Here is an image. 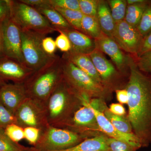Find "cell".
<instances>
[{
  "mask_svg": "<svg viewBox=\"0 0 151 151\" xmlns=\"http://www.w3.org/2000/svg\"><path fill=\"white\" fill-rule=\"evenodd\" d=\"M89 56L104 87L112 93L117 89L125 88L127 83H125V76L107 59L104 53L96 49Z\"/></svg>",
  "mask_w": 151,
  "mask_h": 151,
  "instance_id": "30bf717a",
  "label": "cell"
},
{
  "mask_svg": "<svg viewBox=\"0 0 151 151\" xmlns=\"http://www.w3.org/2000/svg\"><path fill=\"white\" fill-rule=\"evenodd\" d=\"M49 3L54 8L80 11L78 0H49Z\"/></svg>",
  "mask_w": 151,
  "mask_h": 151,
  "instance_id": "836d02e7",
  "label": "cell"
},
{
  "mask_svg": "<svg viewBox=\"0 0 151 151\" xmlns=\"http://www.w3.org/2000/svg\"><path fill=\"white\" fill-rule=\"evenodd\" d=\"M63 78L62 58L57 55L46 65L34 71L25 81L27 97L45 107L49 97Z\"/></svg>",
  "mask_w": 151,
  "mask_h": 151,
  "instance_id": "3957f363",
  "label": "cell"
},
{
  "mask_svg": "<svg viewBox=\"0 0 151 151\" xmlns=\"http://www.w3.org/2000/svg\"><path fill=\"white\" fill-rule=\"evenodd\" d=\"M70 40L71 48L69 52L89 55L96 49L95 40L74 29L63 32Z\"/></svg>",
  "mask_w": 151,
  "mask_h": 151,
  "instance_id": "e0dca14e",
  "label": "cell"
},
{
  "mask_svg": "<svg viewBox=\"0 0 151 151\" xmlns=\"http://www.w3.org/2000/svg\"><path fill=\"white\" fill-rule=\"evenodd\" d=\"M113 39L122 50L136 58L144 42V37L137 29L125 20L116 23Z\"/></svg>",
  "mask_w": 151,
  "mask_h": 151,
  "instance_id": "8fae6325",
  "label": "cell"
},
{
  "mask_svg": "<svg viewBox=\"0 0 151 151\" xmlns=\"http://www.w3.org/2000/svg\"><path fill=\"white\" fill-rule=\"evenodd\" d=\"M134 58L136 65L141 71L147 74H151V50L139 57Z\"/></svg>",
  "mask_w": 151,
  "mask_h": 151,
  "instance_id": "4dcf8cb0",
  "label": "cell"
},
{
  "mask_svg": "<svg viewBox=\"0 0 151 151\" xmlns=\"http://www.w3.org/2000/svg\"><path fill=\"white\" fill-rule=\"evenodd\" d=\"M111 14L116 22L124 20L127 5L126 0H109L107 1Z\"/></svg>",
  "mask_w": 151,
  "mask_h": 151,
  "instance_id": "484cf974",
  "label": "cell"
},
{
  "mask_svg": "<svg viewBox=\"0 0 151 151\" xmlns=\"http://www.w3.org/2000/svg\"><path fill=\"white\" fill-rule=\"evenodd\" d=\"M26 147L12 141L5 134L4 129L0 128V151H22Z\"/></svg>",
  "mask_w": 151,
  "mask_h": 151,
  "instance_id": "83f0119b",
  "label": "cell"
},
{
  "mask_svg": "<svg viewBox=\"0 0 151 151\" xmlns=\"http://www.w3.org/2000/svg\"><path fill=\"white\" fill-rule=\"evenodd\" d=\"M22 2L28 5L37 8L49 3V0H20Z\"/></svg>",
  "mask_w": 151,
  "mask_h": 151,
  "instance_id": "b9f144b4",
  "label": "cell"
},
{
  "mask_svg": "<svg viewBox=\"0 0 151 151\" xmlns=\"http://www.w3.org/2000/svg\"><path fill=\"white\" fill-rule=\"evenodd\" d=\"M110 112L118 116H125L126 111L122 104L120 103H112L108 108Z\"/></svg>",
  "mask_w": 151,
  "mask_h": 151,
  "instance_id": "f35d334b",
  "label": "cell"
},
{
  "mask_svg": "<svg viewBox=\"0 0 151 151\" xmlns=\"http://www.w3.org/2000/svg\"><path fill=\"white\" fill-rule=\"evenodd\" d=\"M145 1V0H127V3L128 5H132L143 2Z\"/></svg>",
  "mask_w": 151,
  "mask_h": 151,
  "instance_id": "ee69618b",
  "label": "cell"
},
{
  "mask_svg": "<svg viewBox=\"0 0 151 151\" xmlns=\"http://www.w3.org/2000/svg\"><path fill=\"white\" fill-rule=\"evenodd\" d=\"M97 19L103 33L112 38L116 27V22L111 14V9L107 1H99Z\"/></svg>",
  "mask_w": 151,
  "mask_h": 151,
  "instance_id": "d6986e66",
  "label": "cell"
},
{
  "mask_svg": "<svg viewBox=\"0 0 151 151\" xmlns=\"http://www.w3.org/2000/svg\"><path fill=\"white\" fill-rule=\"evenodd\" d=\"M21 31L22 50L26 65L34 71L40 69L54 59L44 50L42 40L46 35L29 30Z\"/></svg>",
  "mask_w": 151,
  "mask_h": 151,
  "instance_id": "8992f818",
  "label": "cell"
},
{
  "mask_svg": "<svg viewBox=\"0 0 151 151\" xmlns=\"http://www.w3.org/2000/svg\"><path fill=\"white\" fill-rule=\"evenodd\" d=\"M107 143L110 151H137L138 150L127 143L108 137Z\"/></svg>",
  "mask_w": 151,
  "mask_h": 151,
  "instance_id": "1f68e13d",
  "label": "cell"
},
{
  "mask_svg": "<svg viewBox=\"0 0 151 151\" xmlns=\"http://www.w3.org/2000/svg\"><path fill=\"white\" fill-rule=\"evenodd\" d=\"M62 59L63 78L80 96L109 100L112 92L68 60Z\"/></svg>",
  "mask_w": 151,
  "mask_h": 151,
  "instance_id": "277c9868",
  "label": "cell"
},
{
  "mask_svg": "<svg viewBox=\"0 0 151 151\" xmlns=\"http://www.w3.org/2000/svg\"><path fill=\"white\" fill-rule=\"evenodd\" d=\"M22 151H41L40 150L36 148L35 147H26L24 150Z\"/></svg>",
  "mask_w": 151,
  "mask_h": 151,
  "instance_id": "f6af8a7d",
  "label": "cell"
},
{
  "mask_svg": "<svg viewBox=\"0 0 151 151\" xmlns=\"http://www.w3.org/2000/svg\"><path fill=\"white\" fill-rule=\"evenodd\" d=\"M61 58L71 62L92 77L95 81L102 84L100 76L89 55L68 52L63 53Z\"/></svg>",
  "mask_w": 151,
  "mask_h": 151,
  "instance_id": "ac0fdd59",
  "label": "cell"
},
{
  "mask_svg": "<svg viewBox=\"0 0 151 151\" xmlns=\"http://www.w3.org/2000/svg\"><path fill=\"white\" fill-rule=\"evenodd\" d=\"M42 47L44 51L47 54L53 55L56 49L55 40L51 37H45L42 40Z\"/></svg>",
  "mask_w": 151,
  "mask_h": 151,
  "instance_id": "8d00e7d4",
  "label": "cell"
},
{
  "mask_svg": "<svg viewBox=\"0 0 151 151\" xmlns=\"http://www.w3.org/2000/svg\"><path fill=\"white\" fill-rule=\"evenodd\" d=\"M34 72L17 60L6 56L0 58V80L4 83H24Z\"/></svg>",
  "mask_w": 151,
  "mask_h": 151,
  "instance_id": "5bb4252c",
  "label": "cell"
},
{
  "mask_svg": "<svg viewBox=\"0 0 151 151\" xmlns=\"http://www.w3.org/2000/svg\"><path fill=\"white\" fill-rule=\"evenodd\" d=\"M5 132L7 136L12 141L16 143L24 139V130L22 127L16 124H10L4 129Z\"/></svg>",
  "mask_w": 151,
  "mask_h": 151,
  "instance_id": "f546056e",
  "label": "cell"
},
{
  "mask_svg": "<svg viewBox=\"0 0 151 151\" xmlns=\"http://www.w3.org/2000/svg\"><path fill=\"white\" fill-rule=\"evenodd\" d=\"M137 28L144 38L151 33V1H149L147 6Z\"/></svg>",
  "mask_w": 151,
  "mask_h": 151,
  "instance_id": "4316f807",
  "label": "cell"
},
{
  "mask_svg": "<svg viewBox=\"0 0 151 151\" xmlns=\"http://www.w3.org/2000/svg\"><path fill=\"white\" fill-rule=\"evenodd\" d=\"M99 0H78L80 12L84 15L97 17Z\"/></svg>",
  "mask_w": 151,
  "mask_h": 151,
  "instance_id": "f1b7e54d",
  "label": "cell"
},
{
  "mask_svg": "<svg viewBox=\"0 0 151 151\" xmlns=\"http://www.w3.org/2000/svg\"><path fill=\"white\" fill-rule=\"evenodd\" d=\"M36 9L47 19L55 31L63 32L73 29L61 14L50 4V3Z\"/></svg>",
  "mask_w": 151,
  "mask_h": 151,
  "instance_id": "ffe728a7",
  "label": "cell"
},
{
  "mask_svg": "<svg viewBox=\"0 0 151 151\" xmlns=\"http://www.w3.org/2000/svg\"><path fill=\"white\" fill-rule=\"evenodd\" d=\"M9 15V0H0V22Z\"/></svg>",
  "mask_w": 151,
  "mask_h": 151,
  "instance_id": "74e56055",
  "label": "cell"
},
{
  "mask_svg": "<svg viewBox=\"0 0 151 151\" xmlns=\"http://www.w3.org/2000/svg\"><path fill=\"white\" fill-rule=\"evenodd\" d=\"M2 23L0 22V58L4 56L3 52L2 36Z\"/></svg>",
  "mask_w": 151,
  "mask_h": 151,
  "instance_id": "7bdbcfd3",
  "label": "cell"
},
{
  "mask_svg": "<svg viewBox=\"0 0 151 151\" xmlns=\"http://www.w3.org/2000/svg\"><path fill=\"white\" fill-rule=\"evenodd\" d=\"M61 14L65 20L74 29L81 32V23L84 15L80 11L55 8Z\"/></svg>",
  "mask_w": 151,
  "mask_h": 151,
  "instance_id": "d4e9b609",
  "label": "cell"
},
{
  "mask_svg": "<svg viewBox=\"0 0 151 151\" xmlns=\"http://www.w3.org/2000/svg\"><path fill=\"white\" fill-rule=\"evenodd\" d=\"M14 115L16 124L23 129L35 127L42 132L50 126L45 107L29 97L19 107Z\"/></svg>",
  "mask_w": 151,
  "mask_h": 151,
  "instance_id": "9c48e42d",
  "label": "cell"
},
{
  "mask_svg": "<svg viewBox=\"0 0 151 151\" xmlns=\"http://www.w3.org/2000/svg\"><path fill=\"white\" fill-rule=\"evenodd\" d=\"M108 137L100 134L86 138L72 147L58 151H110L107 143Z\"/></svg>",
  "mask_w": 151,
  "mask_h": 151,
  "instance_id": "44dd1931",
  "label": "cell"
},
{
  "mask_svg": "<svg viewBox=\"0 0 151 151\" xmlns=\"http://www.w3.org/2000/svg\"><path fill=\"white\" fill-rule=\"evenodd\" d=\"M2 36L4 56L26 65L22 53L21 31L10 15L2 23Z\"/></svg>",
  "mask_w": 151,
  "mask_h": 151,
  "instance_id": "7c38bea8",
  "label": "cell"
},
{
  "mask_svg": "<svg viewBox=\"0 0 151 151\" xmlns=\"http://www.w3.org/2000/svg\"><path fill=\"white\" fill-rule=\"evenodd\" d=\"M27 97L24 83H6L0 88V102L14 115Z\"/></svg>",
  "mask_w": 151,
  "mask_h": 151,
  "instance_id": "9a60e30c",
  "label": "cell"
},
{
  "mask_svg": "<svg viewBox=\"0 0 151 151\" xmlns=\"http://www.w3.org/2000/svg\"><path fill=\"white\" fill-rule=\"evenodd\" d=\"M4 82H3V81H1L0 80V88H1V86L2 85H3L4 84H5Z\"/></svg>",
  "mask_w": 151,
  "mask_h": 151,
  "instance_id": "bcb514c9",
  "label": "cell"
},
{
  "mask_svg": "<svg viewBox=\"0 0 151 151\" xmlns=\"http://www.w3.org/2000/svg\"><path fill=\"white\" fill-rule=\"evenodd\" d=\"M16 124L15 116L0 102V128L4 129L11 124Z\"/></svg>",
  "mask_w": 151,
  "mask_h": 151,
  "instance_id": "d6a6232c",
  "label": "cell"
},
{
  "mask_svg": "<svg viewBox=\"0 0 151 151\" xmlns=\"http://www.w3.org/2000/svg\"><path fill=\"white\" fill-rule=\"evenodd\" d=\"M116 98L120 104H128L129 94L127 89H117L115 91Z\"/></svg>",
  "mask_w": 151,
  "mask_h": 151,
  "instance_id": "ab89813d",
  "label": "cell"
},
{
  "mask_svg": "<svg viewBox=\"0 0 151 151\" xmlns=\"http://www.w3.org/2000/svg\"><path fill=\"white\" fill-rule=\"evenodd\" d=\"M10 17L21 30L47 35L55 31L37 10L20 1L9 0Z\"/></svg>",
  "mask_w": 151,
  "mask_h": 151,
  "instance_id": "5b68a950",
  "label": "cell"
},
{
  "mask_svg": "<svg viewBox=\"0 0 151 151\" xmlns=\"http://www.w3.org/2000/svg\"><path fill=\"white\" fill-rule=\"evenodd\" d=\"M83 100L63 78L45 106L50 126L62 128L81 106Z\"/></svg>",
  "mask_w": 151,
  "mask_h": 151,
  "instance_id": "7a4b0ae2",
  "label": "cell"
},
{
  "mask_svg": "<svg viewBox=\"0 0 151 151\" xmlns=\"http://www.w3.org/2000/svg\"><path fill=\"white\" fill-rule=\"evenodd\" d=\"M92 107L96 116L100 132L103 133V134L109 137L127 143L130 145L137 148L138 150L142 148L140 141L134 134H126L120 132L112 125L105 117L103 112L97 110L92 106Z\"/></svg>",
  "mask_w": 151,
  "mask_h": 151,
  "instance_id": "2e32d148",
  "label": "cell"
},
{
  "mask_svg": "<svg viewBox=\"0 0 151 151\" xmlns=\"http://www.w3.org/2000/svg\"><path fill=\"white\" fill-rule=\"evenodd\" d=\"M86 138L70 130L49 126L41 132L34 147L41 151H58L72 147Z\"/></svg>",
  "mask_w": 151,
  "mask_h": 151,
  "instance_id": "52a82bcc",
  "label": "cell"
},
{
  "mask_svg": "<svg viewBox=\"0 0 151 151\" xmlns=\"http://www.w3.org/2000/svg\"><path fill=\"white\" fill-rule=\"evenodd\" d=\"M59 33V35L55 40L57 48L64 53L68 52L71 48L70 40L64 33Z\"/></svg>",
  "mask_w": 151,
  "mask_h": 151,
  "instance_id": "d590c367",
  "label": "cell"
},
{
  "mask_svg": "<svg viewBox=\"0 0 151 151\" xmlns=\"http://www.w3.org/2000/svg\"><path fill=\"white\" fill-rule=\"evenodd\" d=\"M151 50V33L144 38L142 45L140 50L139 52V54H138L136 58L141 56L143 53H145L146 52L149 51V50Z\"/></svg>",
  "mask_w": 151,
  "mask_h": 151,
  "instance_id": "60d3db41",
  "label": "cell"
},
{
  "mask_svg": "<svg viewBox=\"0 0 151 151\" xmlns=\"http://www.w3.org/2000/svg\"><path fill=\"white\" fill-rule=\"evenodd\" d=\"M90 100L83 99L81 106L63 129L76 132L86 139L89 136L93 137L101 134L95 114L89 104Z\"/></svg>",
  "mask_w": 151,
  "mask_h": 151,
  "instance_id": "ba28073f",
  "label": "cell"
},
{
  "mask_svg": "<svg viewBox=\"0 0 151 151\" xmlns=\"http://www.w3.org/2000/svg\"><path fill=\"white\" fill-rule=\"evenodd\" d=\"M81 32L94 40L103 35L97 17L84 15L81 23Z\"/></svg>",
  "mask_w": 151,
  "mask_h": 151,
  "instance_id": "603a6c76",
  "label": "cell"
},
{
  "mask_svg": "<svg viewBox=\"0 0 151 151\" xmlns=\"http://www.w3.org/2000/svg\"><path fill=\"white\" fill-rule=\"evenodd\" d=\"M103 113L105 117L117 129L126 134H134L132 125L128 116L115 115L110 112L108 107L105 109Z\"/></svg>",
  "mask_w": 151,
  "mask_h": 151,
  "instance_id": "cb8c5ba5",
  "label": "cell"
},
{
  "mask_svg": "<svg viewBox=\"0 0 151 151\" xmlns=\"http://www.w3.org/2000/svg\"><path fill=\"white\" fill-rule=\"evenodd\" d=\"M130 74L125 89L129 94L128 119L142 148L151 145V74L138 68L131 55Z\"/></svg>",
  "mask_w": 151,
  "mask_h": 151,
  "instance_id": "6da1fadb",
  "label": "cell"
},
{
  "mask_svg": "<svg viewBox=\"0 0 151 151\" xmlns=\"http://www.w3.org/2000/svg\"><path fill=\"white\" fill-rule=\"evenodd\" d=\"M24 139L30 145L35 146L40 137L42 131L35 127H28L24 129Z\"/></svg>",
  "mask_w": 151,
  "mask_h": 151,
  "instance_id": "e575fe53",
  "label": "cell"
},
{
  "mask_svg": "<svg viewBox=\"0 0 151 151\" xmlns=\"http://www.w3.org/2000/svg\"><path fill=\"white\" fill-rule=\"evenodd\" d=\"M96 49L110 57L117 69L125 77L130 74V55H127L113 39L103 34L95 40Z\"/></svg>",
  "mask_w": 151,
  "mask_h": 151,
  "instance_id": "4fadbf2b",
  "label": "cell"
},
{
  "mask_svg": "<svg viewBox=\"0 0 151 151\" xmlns=\"http://www.w3.org/2000/svg\"><path fill=\"white\" fill-rule=\"evenodd\" d=\"M149 1L127 5L124 20L134 27L137 28L139 23L143 14L147 6Z\"/></svg>",
  "mask_w": 151,
  "mask_h": 151,
  "instance_id": "7402d4cb",
  "label": "cell"
}]
</instances>
